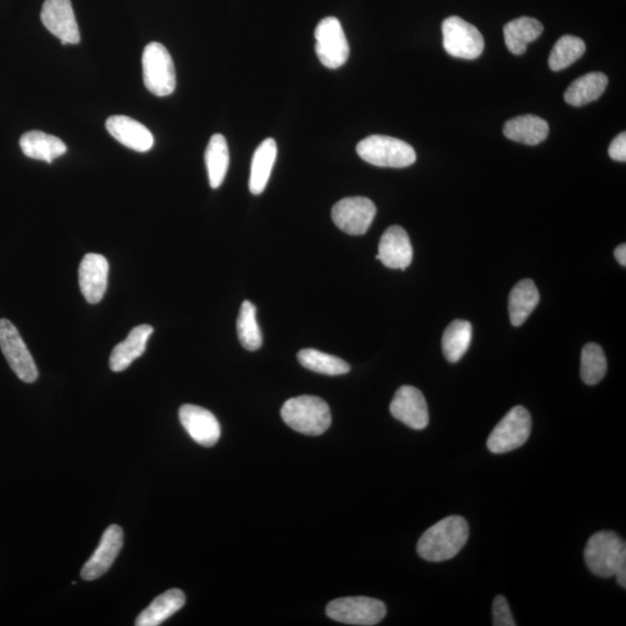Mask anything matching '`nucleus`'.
<instances>
[{
	"mask_svg": "<svg viewBox=\"0 0 626 626\" xmlns=\"http://www.w3.org/2000/svg\"><path fill=\"white\" fill-rule=\"evenodd\" d=\"M544 31L540 21L522 17L515 19L504 27L506 46L514 55H523L527 52L529 43L536 41Z\"/></svg>",
	"mask_w": 626,
	"mask_h": 626,
	"instance_id": "25",
	"label": "nucleus"
},
{
	"mask_svg": "<svg viewBox=\"0 0 626 626\" xmlns=\"http://www.w3.org/2000/svg\"><path fill=\"white\" fill-rule=\"evenodd\" d=\"M585 562L598 577H615L618 567L626 562L625 542L613 531H600L587 542Z\"/></svg>",
	"mask_w": 626,
	"mask_h": 626,
	"instance_id": "4",
	"label": "nucleus"
},
{
	"mask_svg": "<svg viewBox=\"0 0 626 626\" xmlns=\"http://www.w3.org/2000/svg\"><path fill=\"white\" fill-rule=\"evenodd\" d=\"M608 86V77L602 72H591L578 79L566 90L564 99L567 104L581 107L598 100Z\"/></svg>",
	"mask_w": 626,
	"mask_h": 626,
	"instance_id": "24",
	"label": "nucleus"
},
{
	"mask_svg": "<svg viewBox=\"0 0 626 626\" xmlns=\"http://www.w3.org/2000/svg\"><path fill=\"white\" fill-rule=\"evenodd\" d=\"M326 614L336 622L371 626L383 620L387 607L382 601L367 596H351L330 602Z\"/></svg>",
	"mask_w": 626,
	"mask_h": 626,
	"instance_id": "7",
	"label": "nucleus"
},
{
	"mask_svg": "<svg viewBox=\"0 0 626 626\" xmlns=\"http://www.w3.org/2000/svg\"><path fill=\"white\" fill-rule=\"evenodd\" d=\"M283 421L294 431L310 436L324 434L332 424L329 405L316 396L291 398L281 409Z\"/></svg>",
	"mask_w": 626,
	"mask_h": 626,
	"instance_id": "2",
	"label": "nucleus"
},
{
	"mask_svg": "<svg viewBox=\"0 0 626 626\" xmlns=\"http://www.w3.org/2000/svg\"><path fill=\"white\" fill-rule=\"evenodd\" d=\"M493 625L494 626H515L511 608L504 595H498L493 601Z\"/></svg>",
	"mask_w": 626,
	"mask_h": 626,
	"instance_id": "33",
	"label": "nucleus"
},
{
	"mask_svg": "<svg viewBox=\"0 0 626 626\" xmlns=\"http://www.w3.org/2000/svg\"><path fill=\"white\" fill-rule=\"evenodd\" d=\"M0 348L11 369L21 381L34 383L38 380L39 371L32 354L29 353L17 327L7 319H0Z\"/></svg>",
	"mask_w": 626,
	"mask_h": 626,
	"instance_id": "9",
	"label": "nucleus"
},
{
	"mask_svg": "<svg viewBox=\"0 0 626 626\" xmlns=\"http://www.w3.org/2000/svg\"><path fill=\"white\" fill-rule=\"evenodd\" d=\"M549 123L540 116L522 115L506 122L504 134L509 140L527 145H537L549 136Z\"/></svg>",
	"mask_w": 626,
	"mask_h": 626,
	"instance_id": "22",
	"label": "nucleus"
},
{
	"mask_svg": "<svg viewBox=\"0 0 626 626\" xmlns=\"http://www.w3.org/2000/svg\"><path fill=\"white\" fill-rule=\"evenodd\" d=\"M390 412L404 425L412 429H425L429 424L428 406L424 395L411 385L399 388L393 397Z\"/></svg>",
	"mask_w": 626,
	"mask_h": 626,
	"instance_id": "13",
	"label": "nucleus"
},
{
	"mask_svg": "<svg viewBox=\"0 0 626 626\" xmlns=\"http://www.w3.org/2000/svg\"><path fill=\"white\" fill-rule=\"evenodd\" d=\"M586 52L585 42L577 36L564 35L552 48L549 57V67L553 71H560L571 67V65L584 56Z\"/></svg>",
	"mask_w": 626,
	"mask_h": 626,
	"instance_id": "31",
	"label": "nucleus"
},
{
	"mask_svg": "<svg viewBox=\"0 0 626 626\" xmlns=\"http://www.w3.org/2000/svg\"><path fill=\"white\" fill-rule=\"evenodd\" d=\"M377 260L385 267L405 271L413 260V249L409 235L399 225H393L384 232L378 245Z\"/></svg>",
	"mask_w": 626,
	"mask_h": 626,
	"instance_id": "17",
	"label": "nucleus"
},
{
	"mask_svg": "<svg viewBox=\"0 0 626 626\" xmlns=\"http://www.w3.org/2000/svg\"><path fill=\"white\" fill-rule=\"evenodd\" d=\"M443 48L454 57L476 60L483 54L485 42L478 28L460 17H449L443 21Z\"/></svg>",
	"mask_w": 626,
	"mask_h": 626,
	"instance_id": "8",
	"label": "nucleus"
},
{
	"mask_svg": "<svg viewBox=\"0 0 626 626\" xmlns=\"http://www.w3.org/2000/svg\"><path fill=\"white\" fill-rule=\"evenodd\" d=\"M211 188L221 187L227 177L230 154L227 140L221 134H215L210 138L205 155Z\"/></svg>",
	"mask_w": 626,
	"mask_h": 626,
	"instance_id": "27",
	"label": "nucleus"
},
{
	"mask_svg": "<svg viewBox=\"0 0 626 626\" xmlns=\"http://www.w3.org/2000/svg\"><path fill=\"white\" fill-rule=\"evenodd\" d=\"M531 433L530 413L523 406H515L501 419L487 439L492 454H506L523 446Z\"/></svg>",
	"mask_w": 626,
	"mask_h": 626,
	"instance_id": "6",
	"label": "nucleus"
},
{
	"mask_svg": "<svg viewBox=\"0 0 626 626\" xmlns=\"http://www.w3.org/2000/svg\"><path fill=\"white\" fill-rule=\"evenodd\" d=\"M276 157H278V144L273 138H267L254 152L250 177L252 194L259 195L265 191Z\"/></svg>",
	"mask_w": 626,
	"mask_h": 626,
	"instance_id": "23",
	"label": "nucleus"
},
{
	"mask_svg": "<svg viewBox=\"0 0 626 626\" xmlns=\"http://www.w3.org/2000/svg\"><path fill=\"white\" fill-rule=\"evenodd\" d=\"M143 80L147 89L157 97H167L176 90V68L169 50L162 43L151 42L142 57Z\"/></svg>",
	"mask_w": 626,
	"mask_h": 626,
	"instance_id": "5",
	"label": "nucleus"
},
{
	"mask_svg": "<svg viewBox=\"0 0 626 626\" xmlns=\"http://www.w3.org/2000/svg\"><path fill=\"white\" fill-rule=\"evenodd\" d=\"M108 272V261L101 254H86L80 262L79 287L87 302L97 304L103 300L107 290Z\"/></svg>",
	"mask_w": 626,
	"mask_h": 626,
	"instance_id": "15",
	"label": "nucleus"
},
{
	"mask_svg": "<svg viewBox=\"0 0 626 626\" xmlns=\"http://www.w3.org/2000/svg\"><path fill=\"white\" fill-rule=\"evenodd\" d=\"M316 52L320 63L329 69H338L349 57V45L340 21L327 17L316 28Z\"/></svg>",
	"mask_w": 626,
	"mask_h": 626,
	"instance_id": "10",
	"label": "nucleus"
},
{
	"mask_svg": "<svg viewBox=\"0 0 626 626\" xmlns=\"http://www.w3.org/2000/svg\"><path fill=\"white\" fill-rule=\"evenodd\" d=\"M469 538V524L462 516H449L427 529L417 551L427 562L440 563L461 552Z\"/></svg>",
	"mask_w": 626,
	"mask_h": 626,
	"instance_id": "1",
	"label": "nucleus"
},
{
	"mask_svg": "<svg viewBox=\"0 0 626 626\" xmlns=\"http://www.w3.org/2000/svg\"><path fill=\"white\" fill-rule=\"evenodd\" d=\"M106 129L116 141L137 152H148L154 147L155 138L151 131L125 115H113L106 121Z\"/></svg>",
	"mask_w": 626,
	"mask_h": 626,
	"instance_id": "18",
	"label": "nucleus"
},
{
	"mask_svg": "<svg viewBox=\"0 0 626 626\" xmlns=\"http://www.w3.org/2000/svg\"><path fill=\"white\" fill-rule=\"evenodd\" d=\"M297 359L304 368L318 374L339 376L345 375L351 370V366L338 356L319 352L317 349H302L297 354Z\"/></svg>",
	"mask_w": 626,
	"mask_h": 626,
	"instance_id": "29",
	"label": "nucleus"
},
{
	"mask_svg": "<svg viewBox=\"0 0 626 626\" xmlns=\"http://www.w3.org/2000/svg\"><path fill=\"white\" fill-rule=\"evenodd\" d=\"M607 359L598 344H587L581 352V380L587 385L600 383L607 374Z\"/></svg>",
	"mask_w": 626,
	"mask_h": 626,
	"instance_id": "32",
	"label": "nucleus"
},
{
	"mask_svg": "<svg viewBox=\"0 0 626 626\" xmlns=\"http://www.w3.org/2000/svg\"><path fill=\"white\" fill-rule=\"evenodd\" d=\"M20 148L26 157L49 164L67 152V145L60 138L39 130L28 131L21 136Z\"/></svg>",
	"mask_w": 626,
	"mask_h": 626,
	"instance_id": "21",
	"label": "nucleus"
},
{
	"mask_svg": "<svg viewBox=\"0 0 626 626\" xmlns=\"http://www.w3.org/2000/svg\"><path fill=\"white\" fill-rule=\"evenodd\" d=\"M186 596L180 589L173 588L151 602L136 618V626H158L169 620L174 614L185 606Z\"/></svg>",
	"mask_w": 626,
	"mask_h": 626,
	"instance_id": "20",
	"label": "nucleus"
},
{
	"mask_svg": "<svg viewBox=\"0 0 626 626\" xmlns=\"http://www.w3.org/2000/svg\"><path fill=\"white\" fill-rule=\"evenodd\" d=\"M179 419L186 432L200 446L213 447L221 438V425L213 413L196 405H183Z\"/></svg>",
	"mask_w": 626,
	"mask_h": 626,
	"instance_id": "14",
	"label": "nucleus"
},
{
	"mask_svg": "<svg viewBox=\"0 0 626 626\" xmlns=\"http://www.w3.org/2000/svg\"><path fill=\"white\" fill-rule=\"evenodd\" d=\"M540 303V293L533 280H522L509 295V319L514 326L526 323Z\"/></svg>",
	"mask_w": 626,
	"mask_h": 626,
	"instance_id": "26",
	"label": "nucleus"
},
{
	"mask_svg": "<svg viewBox=\"0 0 626 626\" xmlns=\"http://www.w3.org/2000/svg\"><path fill=\"white\" fill-rule=\"evenodd\" d=\"M376 213L373 201L363 196H354L337 202L332 209V218L341 231L348 235L361 236L369 230Z\"/></svg>",
	"mask_w": 626,
	"mask_h": 626,
	"instance_id": "11",
	"label": "nucleus"
},
{
	"mask_svg": "<svg viewBox=\"0 0 626 626\" xmlns=\"http://www.w3.org/2000/svg\"><path fill=\"white\" fill-rule=\"evenodd\" d=\"M356 151L365 162L392 169H403L417 160L416 150L409 143L390 136H369L358 144Z\"/></svg>",
	"mask_w": 626,
	"mask_h": 626,
	"instance_id": "3",
	"label": "nucleus"
},
{
	"mask_svg": "<svg viewBox=\"0 0 626 626\" xmlns=\"http://www.w3.org/2000/svg\"><path fill=\"white\" fill-rule=\"evenodd\" d=\"M41 20L63 45L79 43V28L70 0H46L42 7Z\"/></svg>",
	"mask_w": 626,
	"mask_h": 626,
	"instance_id": "12",
	"label": "nucleus"
},
{
	"mask_svg": "<svg viewBox=\"0 0 626 626\" xmlns=\"http://www.w3.org/2000/svg\"><path fill=\"white\" fill-rule=\"evenodd\" d=\"M609 156L616 162H625L626 160V134L618 135L609 147Z\"/></svg>",
	"mask_w": 626,
	"mask_h": 626,
	"instance_id": "34",
	"label": "nucleus"
},
{
	"mask_svg": "<svg viewBox=\"0 0 626 626\" xmlns=\"http://www.w3.org/2000/svg\"><path fill=\"white\" fill-rule=\"evenodd\" d=\"M615 257L617 261L620 262V265H622L623 267L626 266V245L625 244H622L616 247Z\"/></svg>",
	"mask_w": 626,
	"mask_h": 626,
	"instance_id": "35",
	"label": "nucleus"
},
{
	"mask_svg": "<svg viewBox=\"0 0 626 626\" xmlns=\"http://www.w3.org/2000/svg\"><path fill=\"white\" fill-rule=\"evenodd\" d=\"M123 545V530L120 526L108 527L105 530L99 547L83 567L82 578L86 581L96 580L111 569Z\"/></svg>",
	"mask_w": 626,
	"mask_h": 626,
	"instance_id": "16",
	"label": "nucleus"
},
{
	"mask_svg": "<svg viewBox=\"0 0 626 626\" xmlns=\"http://www.w3.org/2000/svg\"><path fill=\"white\" fill-rule=\"evenodd\" d=\"M237 331L240 344L247 351H258L262 346V334L257 322V308L250 301L243 302L242 308H240Z\"/></svg>",
	"mask_w": 626,
	"mask_h": 626,
	"instance_id": "30",
	"label": "nucleus"
},
{
	"mask_svg": "<svg viewBox=\"0 0 626 626\" xmlns=\"http://www.w3.org/2000/svg\"><path fill=\"white\" fill-rule=\"evenodd\" d=\"M472 340V325L467 320L457 319L451 323L442 337L444 358L451 363L460 361L468 352Z\"/></svg>",
	"mask_w": 626,
	"mask_h": 626,
	"instance_id": "28",
	"label": "nucleus"
},
{
	"mask_svg": "<svg viewBox=\"0 0 626 626\" xmlns=\"http://www.w3.org/2000/svg\"><path fill=\"white\" fill-rule=\"evenodd\" d=\"M152 333H154V329L150 325H140L131 330L127 339L113 349L111 359H109V367L115 373H121V371L128 369L131 363L144 354Z\"/></svg>",
	"mask_w": 626,
	"mask_h": 626,
	"instance_id": "19",
	"label": "nucleus"
}]
</instances>
